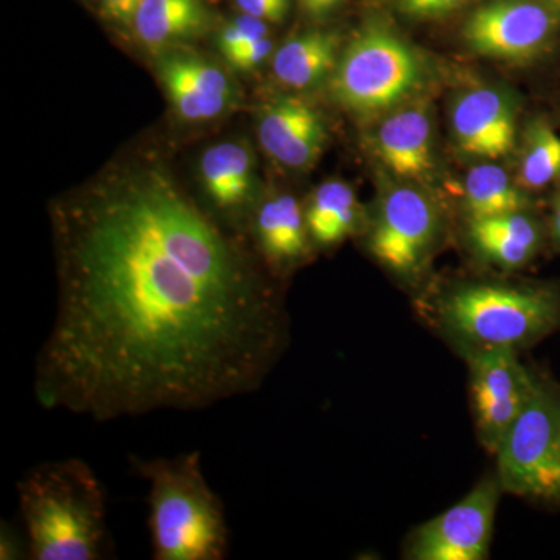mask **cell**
Returning a JSON list of instances; mask_svg holds the SVG:
<instances>
[{
  "instance_id": "6da1fadb",
  "label": "cell",
  "mask_w": 560,
  "mask_h": 560,
  "mask_svg": "<svg viewBox=\"0 0 560 560\" xmlns=\"http://www.w3.org/2000/svg\"><path fill=\"white\" fill-rule=\"evenodd\" d=\"M57 242V315L35 364L46 410H208L256 393L289 348L270 278L160 176L61 210Z\"/></svg>"
},
{
  "instance_id": "7a4b0ae2",
  "label": "cell",
  "mask_w": 560,
  "mask_h": 560,
  "mask_svg": "<svg viewBox=\"0 0 560 560\" xmlns=\"http://www.w3.org/2000/svg\"><path fill=\"white\" fill-rule=\"evenodd\" d=\"M415 308L459 359L480 349L523 352L560 331V282L455 279L423 287Z\"/></svg>"
},
{
  "instance_id": "3957f363",
  "label": "cell",
  "mask_w": 560,
  "mask_h": 560,
  "mask_svg": "<svg viewBox=\"0 0 560 560\" xmlns=\"http://www.w3.org/2000/svg\"><path fill=\"white\" fill-rule=\"evenodd\" d=\"M28 558L98 560L110 555L105 490L84 460H50L18 482Z\"/></svg>"
},
{
  "instance_id": "277c9868",
  "label": "cell",
  "mask_w": 560,
  "mask_h": 560,
  "mask_svg": "<svg viewBox=\"0 0 560 560\" xmlns=\"http://www.w3.org/2000/svg\"><path fill=\"white\" fill-rule=\"evenodd\" d=\"M149 482V529L153 559L223 560L231 530L220 497L210 488L198 452L175 458H131Z\"/></svg>"
},
{
  "instance_id": "5b68a950",
  "label": "cell",
  "mask_w": 560,
  "mask_h": 560,
  "mask_svg": "<svg viewBox=\"0 0 560 560\" xmlns=\"http://www.w3.org/2000/svg\"><path fill=\"white\" fill-rule=\"evenodd\" d=\"M493 458L504 493L560 508V383L547 371L537 368L528 404Z\"/></svg>"
},
{
  "instance_id": "8992f818",
  "label": "cell",
  "mask_w": 560,
  "mask_h": 560,
  "mask_svg": "<svg viewBox=\"0 0 560 560\" xmlns=\"http://www.w3.org/2000/svg\"><path fill=\"white\" fill-rule=\"evenodd\" d=\"M425 80L415 47L381 24L363 28L337 62L331 92L345 108L374 114L408 101Z\"/></svg>"
},
{
  "instance_id": "52a82bcc",
  "label": "cell",
  "mask_w": 560,
  "mask_h": 560,
  "mask_svg": "<svg viewBox=\"0 0 560 560\" xmlns=\"http://www.w3.org/2000/svg\"><path fill=\"white\" fill-rule=\"evenodd\" d=\"M364 231L368 250L378 265L407 285L422 290L444 231L436 202L416 187H390Z\"/></svg>"
},
{
  "instance_id": "ba28073f",
  "label": "cell",
  "mask_w": 560,
  "mask_h": 560,
  "mask_svg": "<svg viewBox=\"0 0 560 560\" xmlns=\"http://www.w3.org/2000/svg\"><path fill=\"white\" fill-rule=\"evenodd\" d=\"M510 348L480 349L463 357L469 375L471 418L478 442L495 455L501 441L528 404L537 368Z\"/></svg>"
},
{
  "instance_id": "9c48e42d",
  "label": "cell",
  "mask_w": 560,
  "mask_h": 560,
  "mask_svg": "<svg viewBox=\"0 0 560 560\" xmlns=\"http://www.w3.org/2000/svg\"><path fill=\"white\" fill-rule=\"evenodd\" d=\"M503 493L495 471L486 474L458 503L408 534L401 551L404 559H489Z\"/></svg>"
},
{
  "instance_id": "30bf717a",
  "label": "cell",
  "mask_w": 560,
  "mask_h": 560,
  "mask_svg": "<svg viewBox=\"0 0 560 560\" xmlns=\"http://www.w3.org/2000/svg\"><path fill=\"white\" fill-rule=\"evenodd\" d=\"M560 33V18L544 0H488L471 11L464 40L482 57L512 62L536 60Z\"/></svg>"
},
{
  "instance_id": "8fae6325",
  "label": "cell",
  "mask_w": 560,
  "mask_h": 560,
  "mask_svg": "<svg viewBox=\"0 0 560 560\" xmlns=\"http://www.w3.org/2000/svg\"><path fill=\"white\" fill-rule=\"evenodd\" d=\"M464 238L475 257L501 271H518L550 243L547 220L533 208L503 215L464 221Z\"/></svg>"
},
{
  "instance_id": "7c38bea8",
  "label": "cell",
  "mask_w": 560,
  "mask_h": 560,
  "mask_svg": "<svg viewBox=\"0 0 560 560\" xmlns=\"http://www.w3.org/2000/svg\"><path fill=\"white\" fill-rule=\"evenodd\" d=\"M517 114L511 97L481 86L459 95L452 109V130L464 153L495 161L514 149Z\"/></svg>"
},
{
  "instance_id": "4fadbf2b",
  "label": "cell",
  "mask_w": 560,
  "mask_h": 560,
  "mask_svg": "<svg viewBox=\"0 0 560 560\" xmlns=\"http://www.w3.org/2000/svg\"><path fill=\"white\" fill-rule=\"evenodd\" d=\"M259 140L264 150L290 168H305L318 160L327 135L323 117L300 98L272 102L261 113Z\"/></svg>"
},
{
  "instance_id": "5bb4252c",
  "label": "cell",
  "mask_w": 560,
  "mask_h": 560,
  "mask_svg": "<svg viewBox=\"0 0 560 560\" xmlns=\"http://www.w3.org/2000/svg\"><path fill=\"white\" fill-rule=\"evenodd\" d=\"M375 151L394 175L404 179L429 178L434 168L433 127L423 102L401 106L378 125Z\"/></svg>"
},
{
  "instance_id": "9a60e30c",
  "label": "cell",
  "mask_w": 560,
  "mask_h": 560,
  "mask_svg": "<svg viewBox=\"0 0 560 560\" xmlns=\"http://www.w3.org/2000/svg\"><path fill=\"white\" fill-rule=\"evenodd\" d=\"M253 228L260 260L275 275L289 271L312 256L305 208L293 195H276L261 202Z\"/></svg>"
},
{
  "instance_id": "2e32d148",
  "label": "cell",
  "mask_w": 560,
  "mask_h": 560,
  "mask_svg": "<svg viewBox=\"0 0 560 560\" xmlns=\"http://www.w3.org/2000/svg\"><path fill=\"white\" fill-rule=\"evenodd\" d=\"M160 73L173 106L184 119H213L230 106L232 86L226 73L201 58L172 55L161 61Z\"/></svg>"
},
{
  "instance_id": "e0dca14e",
  "label": "cell",
  "mask_w": 560,
  "mask_h": 560,
  "mask_svg": "<svg viewBox=\"0 0 560 560\" xmlns=\"http://www.w3.org/2000/svg\"><path fill=\"white\" fill-rule=\"evenodd\" d=\"M202 184L217 208H245L253 197V154L245 145L219 143L205 151L200 162Z\"/></svg>"
},
{
  "instance_id": "ac0fdd59",
  "label": "cell",
  "mask_w": 560,
  "mask_h": 560,
  "mask_svg": "<svg viewBox=\"0 0 560 560\" xmlns=\"http://www.w3.org/2000/svg\"><path fill=\"white\" fill-rule=\"evenodd\" d=\"M313 246L331 248L363 231L364 217L355 191L341 180H327L313 191L305 206Z\"/></svg>"
},
{
  "instance_id": "d6986e66",
  "label": "cell",
  "mask_w": 560,
  "mask_h": 560,
  "mask_svg": "<svg viewBox=\"0 0 560 560\" xmlns=\"http://www.w3.org/2000/svg\"><path fill=\"white\" fill-rule=\"evenodd\" d=\"M340 36L331 32H308L287 40L272 58L276 79L285 86H312L337 66Z\"/></svg>"
},
{
  "instance_id": "ffe728a7",
  "label": "cell",
  "mask_w": 560,
  "mask_h": 560,
  "mask_svg": "<svg viewBox=\"0 0 560 560\" xmlns=\"http://www.w3.org/2000/svg\"><path fill=\"white\" fill-rule=\"evenodd\" d=\"M533 208L528 191L514 183L499 165L482 164L471 168L464 180V221L489 219Z\"/></svg>"
},
{
  "instance_id": "44dd1931",
  "label": "cell",
  "mask_w": 560,
  "mask_h": 560,
  "mask_svg": "<svg viewBox=\"0 0 560 560\" xmlns=\"http://www.w3.org/2000/svg\"><path fill=\"white\" fill-rule=\"evenodd\" d=\"M206 21L208 14L200 0H142L132 24L139 39L158 49L201 32Z\"/></svg>"
},
{
  "instance_id": "7402d4cb",
  "label": "cell",
  "mask_w": 560,
  "mask_h": 560,
  "mask_svg": "<svg viewBox=\"0 0 560 560\" xmlns=\"http://www.w3.org/2000/svg\"><path fill=\"white\" fill-rule=\"evenodd\" d=\"M560 183V135L547 119L530 121L523 138L521 180L526 191Z\"/></svg>"
},
{
  "instance_id": "603a6c76",
  "label": "cell",
  "mask_w": 560,
  "mask_h": 560,
  "mask_svg": "<svg viewBox=\"0 0 560 560\" xmlns=\"http://www.w3.org/2000/svg\"><path fill=\"white\" fill-rule=\"evenodd\" d=\"M475 0H394L397 11L410 20H436L463 10Z\"/></svg>"
},
{
  "instance_id": "cb8c5ba5",
  "label": "cell",
  "mask_w": 560,
  "mask_h": 560,
  "mask_svg": "<svg viewBox=\"0 0 560 560\" xmlns=\"http://www.w3.org/2000/svg\"><path fill=\"white\" fill-rule=\"evenodd\" d=\"M267 22L245 14V16L238 18L237 21L228 25L223 33H221L220 49L224 54V51L237 49V47L267 38Z\"/></svg>"
},
{
  "instance_id": "d4e9b609",
  "label": "cell",
  "mask_w": 560,
  "mask_h": 560,
  "mask_svg": "<svg viewBox=\"0 0 560 560\" xmlns=\"http://www.w3.org/2000/svg\"><path fill=\"white\" fill-rule=\"evenodd\" d=\"M271 51L272 43L267 36V38L254 40V43L237 47V49L224 51L223 55L232 66H235V68L248 70L256 68L257 65L267 60V58L270 57Z\"/></svg>"
},
{
  "instance_id": "484cf974",
  "label": "cell",
  "mask_w": 560,
  "mask_h": 560,
  "mask_svg": "<svg viewBox=\"0 0 560 560\" xmlns=\"http://www.w3.org/2000/svg\"><path fill=\"white\" fill-rule=\"evenodd\" d=\"M238 9L265 22H279L289 11L290 0H237Z\"/></svg>"
},
{
  "instance_id": "4316f807",
  "label": "cell",
  "mask_w": 560,
  "mask_h": 560,
  "mask_svg": "<svg viewBox=\"0 0 560 560\" xmlns=\"http://www.w3.org/2000/svg\"><path fill=\"white\" fill-rule=\"evenodd\" d=\"M142 0H101L102 13L108 20L131 24L135 22Z\"/></svg>"
},
{
  "instance_id": "83f0119b",
  "label": "cell",
  "mask_w": 560,
  "mask_h": 560,
  "mask_svg": "<svg viewBox=\"0 0 560 560\" xmlns=\"http://www.w3.org/2000/svg\"><path fill=\"white\" fill-rule=\"evenodd\" d=\"M547 224L550 245L560 253V183L556 184V190L551 197L550 215H548Z\"/></svg>"
},
{
  "instance_id": "f1b7e54d",
  "label": "cell",
  "mask_w": 560,
  "mask_h": 560,
  "mask_svg": "<svg viewBox=\"0 0 560 560\" xmlns=\"http://www.w3.org/2000/svg\"><path fill=\"white\" fill-rule=\"evenodd\" d=\"M0 558L2 559H20L24 558V551L21 550L20 537L11 530L10 526L2 529V539H0Z\"/></svg>"
},
{
  "instance_id": "f546056e",
  "label": "cell",
  "mask_w": 560,
  "mask_h": 560,
  "mask_svg": "<svg viewBox=\"0 0 560 560\" xmlns=\"http://www.w3.org/2000/svg\"><path fill=\"white\" fill-rule=\"evenodd\" d=\"M302 5L305 7L312 13L320 14L326 11V7H324V0H301Z\"/></svg>"
},
{
  "instance_id": "4dcf8cb0",
  "label": "cell",
  "mask_w": 560,
  "mask_h": 560,
  "mask_svg": "<svg viewBox=\"0 0 560 560\" xmlns=\"http://www.w3.org/2000/svg\"><path fill=\"white\" fill-rule=\"evenodd\" d=\"M544 2L560 18V0H544Z\"/></svg>"
},
{
  "instance_id": "1f68e13d",
  "label": "cell",
  "mask_w": 560,
  "mask_h": 560,
  "mask_svg": "<svg viewBox=\"0 0 560 560\" xmlns=\"http://www.w3.org/2000/svg\"><path fill=\"white\" fill-rule=\"evenodd\" d=\"M340 0H324V7H326V11L330 10L331 7L337 5Z\"/></svg>"
}]
</instances>
